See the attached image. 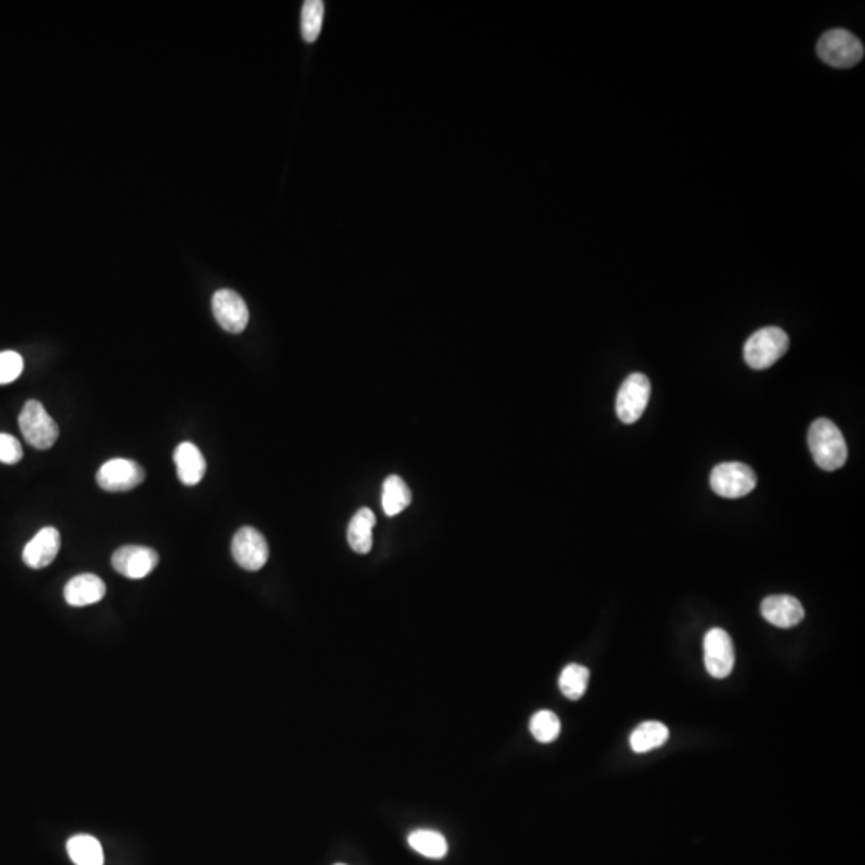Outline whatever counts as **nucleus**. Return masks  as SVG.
<instances>
[{"mask_svg":"<svg viewBox=\"0 0 865 865\" xmlns=\"http://www.w3.org/2000/svg\"><path fill=\"white\" fill-rule=\"evenodd\" d=\"M809 451L817 467L825 471L840 470L848 460V446L840 428L829 419L814 420L808 431Z\"/></svg>","mask_w":865,"mask_h":865,"instance_id":"obj_1","label":"nucleus"},{"mask_svg":"<svg viewBox=\"0 0 865 865\" xmlns=\"http://www.w3.org/2000/svg\"><path fill=\"white\" fill-rule=\"evenodd\" d=\"M790 338L779 327H763L747 340L744 346L745 363L755 371H765L787 353Z\"/></svg>","mask_w":865,"mask_h":865,"instance_id":"obj_2","label":"nucleus"},{"mask_svg":"<svg viewBox=\"0 0 865 865\" xmlns=\"http://www.w3.org/2000/svg\"><path fill=\"white\" fill-rule=\"evenodd\" d=\"M817 55L833 68H853L864 58V45L846 29H832L817 42Z\"/></svg>","mask_w":865,"mask_h":865,"instance_id":"obj_3","label":"nucleus"},{"mask_svg":"<svg viewBox=\"0 0 865 865\" xmlns=\"http://www.w3.org/2000/svg\"><path fill=\"white\" fill-rule=\"evenodd\" d=\"M18 423L26 443L39 451L50 449L60 436V428L55 420L50 417L49 412L45 411V407L34 399L25 404L18 417Z\"/></svg>","mask_w":865,"mask_h":865,"instance_id":"obj_4","label":"nucleus"},{"mask_svg":"<svg viewBox=\"0 0 865 865\" xmlns=\"http://www.w3.org/2000/svg\"><path fill=\"white\" fill-rule=\"evenodd\" d=\"M710 486L715 494L725 499H741L757 486L755 471L741 462L720 463L713 468Z\"/></svg>","mask_w":865,"mask_h":865,"instance_id":"obj_5","label":"nucleus"},{"mask_svg":"<svg viewBox=\"0 0 865 865\" xmlns=\"http://www.w3.org/2000/svg\"><path fill=\"white\" fill-rule=\"evenodd\" d=\"M651 382L644 374L628 375L617 395L616 411L624 423H635L648 407Z\"/></svg>","mask_w":865,"mask_h":865,"instance_id":"obj_6","label":"nucleus"},{"mask_svg":"<svg viewBox=\"0 0 865 865\" xmlns=\"http://www.w3.org/2000/svg\"><path fill=\"white\" fill-rule=\"evenodd\" d=\"M704 662L713 678H726L734 668V644L723 628H712L704 638Z\"/></svg>","mask_w":865,"mask_h":865,"instance_id":"obj_7","label":"nucleus"},{"mask_svg":"<svg viewBox=\"0 0 865 865\" xmlns=\"http://www.w3.org/2000/svg\"><path fill=\"white\" fill-rule=\"evenodd\" d=\"M145 470L137 462L113 459L98 470V486L106 492H129L145 481Z\"/></svg>","mask_w":865,"mask_h":865,"instance_id":"obj_8","label":"nucleus"},{"mask_svg":"<svg viewBox=\"0 0 865 865\" xmlns=\"http://www.w3.org/2000/svg\"><path fill=\"white\" fill-rule=\"evenodd\" d=\"M231 552L234 561L250 572L260 571L270 556L265 537L254 528H242L234 534Z\"/></svg>","mask_w":865,"mask_h":865,"instance_id":"obj_9","label":"nucleus"},{"mask_svg":"<svg viewBox=\"0 0 865 865\" xmlns=\"http://www.w3.org/2000/svg\"><path fill=\"white\" fill-rule=\"evenodd\" d=\"M113 568L127 579H143L159 564V555L153 548L140 545H125L113 555Z\"/></svg>","mask_w":865,"mask_h":865,"instance_id":"obj_10","label":"nucleus"},{"mask_svg":"<svg viewBox=\"0 0 865 865\" xmlns=\"http://www.w3.org/2000/svg\"><path fill=\"white\" fill-rule=\"evenodd\" d=\"M212 310L218 324L231 334H241L249 324V310L241 295L234 290H218L212 298Z\"/></svg>","mask_w":865,"mask_h":865,"instance_id":"obj_11","label":"nucleus"},{"mask_svg":"<svg viewBox=\"0 0 865 865\" xmlns=\"http://www.w3.org/2000/svg\"><path fill=\"white\" fill-rule=\"evenodd\" d=\"M761 616L774 627L792 628L805 619V609L793 596L774 595L761 603Z\"/></svg>","mask_w":865,"mask_h":865,"instance_id":"obj_12","label":"nucleus"},{"mask_svg":"<svg viewBox=\"0 0 865 865\" xmlns=\"http://www.w3.org/2000/svg\"><path fill=\"white\" fill-rule=\"evenodd\" d=\"M60 545V532L57 529H41L23 550V561L31 569L47 568L57 558Z\"/></svg>","mask_w":865,"mask_h":865,"instance_id":"obj_13","label":"nucleus"},{"mask_svg":"<svg viewBox=\"0 0 865 865\" xmlns=\"http://www.w3.org/2000/svg\"><path fill=\"white\" fill-rule=\"evenodd\" d=\"M106 595V585L103 580L93 574H81L69 580L65 587V600L69 606L84 608L98 603Z\"/></svg>","mask_w":865,"mask_h":865,"instance_id":"obj_14","label":"nucleus"},{"mask_svg":"<svg viewBox=\"0 0 865 865\" xmlns=\"http://www.w3.org/2000/svg\"><path fill=\"white\" fill-rule=\"evenodd\" d=\"M173 460L177 475L185 486H196L206 475L207 463L204 455L193 443H182L175 449Z\"/></svg>","mask_w":865,"mask_h":865,"instance_id":"obj_15","label":"nucleus"},{"mask_svg":"<svg viewBox=\"0 0 865 865\" xmlns=\"http://www.w3.org/2000/svg\"><path fill=\"white\" fill-rule=\"evenodd\" d=\"M375 526L374 511L369 508L361 510L353 516L348 526V542L359 555H366L372 550V529Z\"/></svg>","mask_w":865,"mask_h":865,"instance_id":"obj_16","label":"nucleus"},{"mask_svg":"<svg viewBox=\"0 0 865 865\" xmlns=\"http://www.w3.org/2000/svg\"><path fill=\"white\" fill-rule=\"evenodd\" d=\"M69 857L76 865H103L105 854L101 848L100 841L90 835H76L68 840Z\"/></svg>","mask_w":865,"mask_h":865,"instance_id":"obj_17","label":"nucleus"},{"mask_svg":"<svg viewBox=\"0 0 865 865\" xmlns=\"http://www.w3.org/2000/svg\"><path fill=\"white\" fill-rule=\"evenodd\" d=\"M668 736H670V731H668L667 726L662 725L659 721H646L633 731L632 736H630V745H632L633 752L646 753L649 750L662 747L668 741Z\"/></svg>","mask_w":865,"mask_h":865,"instance_id":"obj_18","label":"nucleus"},{"mask_svg":"<svg viewBox=\"0 0 865 865\" xmlns=\"http://www.w3.org/2000/svg\"><path fill=\"white\" fill-rule=\"evenodd\" d=\"M412 495L411 489L404 483L403 478L393 475L388 476L383 483L382 507L387 516H396L409 507Z\"/></svg>","mask_w":865,"mask_h":865,"instance_id":"obj_19","label":"nucleus"},{"mask_svg":"<svg viewBox=\"0 0 865 865\" xmlns=\"http://www.w3.org/2000/svg\"><path fill=\"white\" fill-rule=\"evenodd\" d=\"M407 841L414 851L428 859H443L449 851L446 838L436 830H414Z\"/></svg>","mask_w":865,"mask_h":865,"instance_id":"obj_20","label":"nucleus"},{"mask_svg":"<svg viewBox=\"0 0 865 865\" xmlns=\"http://www.w3.org/2000/svg\"><path fill=\"white\" fill-rule=\"evenodd\" d=\"M590 670L584 665L571 664L564 668L560 676V689L569 701H579L587 691Z\"/></svg>","mask_w":865,"mask_h":865,"instance_id":"obj_21","label":"nucleus"},{"mask_svg":"<svg viewBox=\"0 0 865 865\" xmlns=\"http://www.w3.org/2000/svg\"><path fill=\"white\" fill-rule=\"evenodd\" d=\"M322 20H324V2L321 0H308L302 9V36L305 42L313 44L321 34Z\"/></svg>","mask_w":865,"mask_h":865,"instance_id":"obj_22","label":"nucleus"},{"mask_svg":"<svg viewBox=\"0 0 865 865\" xmlns=\"http://www.w3.org/2000/svg\"><path fill=\"white\" fill-rule=\"evenodd\" d=\"M529 728H531L532 736L536 737L537 741L548 744L560 736V718L556 717L555 713L550 712V710H542L532 717Z\"/></svg>","mask_w":865,"mask_h":865,"instance_id":"obj_23","label":"nucleus"},{"mask_svg":"<svg viewBox=\"0 0 865 865\" xmlns=\"http://www.w3.org/2000/svg\"><path fill=\"white\" fill-rule=\"evenodd\" d=\"M23 358L15 351H2L0 353V385L12 383L20 377L23 372Z\"/></svg>","mask_w":865,"mask_h":865,"instance_id":"obj_24","label":"nucleus"},{"mask_svg":"<svg viewBox=\"0 0 865 865\" xmlns=\"http://www.w3.org/2000/svg\"><path fill=\"white\" fill-rule=\"evenodd\" d=\"M23 459V447L20 441L12 435L0 433V462L15 465Z\"/></svg>","mask_w":865,"mask_h":865,"instance_id":"obj_25","label":"nucleus"},{"mask_svg":"<svg viewBox=\"0 0 865 865\" xmlns=\"http://www.w3.org/2000/svg\"><path fill=\"white\" fill-rule=\"evenodd\" d=\"M335 865H346V864H335Z\"/></svg>","mask_w":865,"mask_h":865,"instance_id":"obj_26","label":"nucleus"}]
</instances>
